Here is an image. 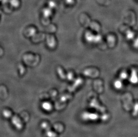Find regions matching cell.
I'll list each match as a JSON object with an SVG mask.
<instances>
[{"label":"cell","instance_id":"cell-1","mask_svg":"<svg viewBox=\"0 0 138 137\" xmlns=\"http://www.w3.org/2000/svg\"><path fill=\"white\" fill-rule=\"evenodd\" d=\"M12 123L17 130H21L23 128V124L19 117L14 116L12 118Z\"/></svg>","mask_w":138,"mask_h":137},{"label":"cell","instance_id":"cell-2","mask_svg":"<svg viewBox=\"0 0 138 137\" xmlns=\"http://www.w3.org/2000/svg\"><path fill=\"white\" fill-rule=\"evenodd\" d=\"M46 38V42H47V45L48 47L51 49H53L56 46L57 42L55 37L53 36L52 35H49Z\"/></svg>","mask_w":138,"mask_h":137},{"label":"cell","instance_id":"cell-3","mask_svg":"<svg viewBox=\"0 0 138 137\" xmlns=\"http://www.w3.org/2000/svg\"><path fill=\"white\" fill-rule=\"evenodd\" d=\"M65 70L61 67H58L56 68V72L59 78L61 79H65L66 78L67 73L65 72Z\"/></svg>","mask_w":138,"mask_h":137},{"label":"cell","instance_id":"cell-4","mask_svg":"<svg viewBox=\"0 0 138 137\" xmlns=\"http://www.w3.org/2000/svg\"><path fill=\"white\" fill-rule=\"evenodd\" d=\"M83 118L85 120H95L98 118V116L95 114H91L88 113H85L83 114Z\"/></svg>","mask_w":138,"mask_h":137},{"label":"cell","instance_id":"cell-5","mask_svg":"<svg viewBox=\"0 0 138 137\" xmlns=\"http://www.w3.org/2000/svg\"><path fill=\"white\" fill-rule=\"evenodd\" d=\"M42 108L46 111H50L52 110V105L50 103L48 102H44L42 104Z\"/></svg>","mask_w":138,"mask_h":137},{"label":"cell","instance_id":"cell-6","mask_svg":"<svg viewBox=\"0 0 138 137\" xmlns=\"http://www.w3.org/2000/svg\"><path fill=\"white\" fill-rule=\"evenodd\" d=\"M66 78L70 81H73L75 79V73L73 71L70 70L67 73Z\"/></svg>","mask_w":138,"mask_h":137},{"label":"cell","instance_id":"cell-7","mask_svg":"<svg viewBox=\"0 0 138 137\" xmlns=\"http://www.w3.org/2000/svg\"><path fill=\"white\" fill-rule=\"evenodd\" d=\"M19 67V74L20 75H22V76L24 75L25 74H26V67L23 64L21 63L19 64L18 65Z\"/></svg>","mask_w":138,"mask_h":137},{"label":"cell","instance_id":"cell-8","mask_svg":"<svg viewBox=\"0 0 138 137\" xmlns=\"http://www.w3.org/2000/svg\"><path fill=\"white\" fill-rule=\"evenodd\" d=\"M136 74V73L135 72H133V73H132L131 80V82L133 83H134V84H135L138 82V76Z\"/></svg>","mask_w":138,"mask_h":137},{"label":"cell","instance_id":"cell-9","mask_svg":"<svg viewBox=\"0 0 138 137\" xmlns=\"http://www.w3.org/2000/svg\"><path fill=\"white\" fill-rule=\"evenodd\" d=\"M2 114L3 116L6 118H10L12 116L11 112L8 110H3Z\"/></svg>","mask_w":138,"mask_h":137},{"label":"cell","instance_id":"cell-10","mask_svg":"<svg viewBox=\"0 0 138 137\" xmlns=\"http://www.w3.org/2000/svg\"><path fill=\"white\" fill-rule=\"evenodd\" d=\"M41 127L42 128L45 130L46 131L50 130V127L49 126V124H48V123H46V122H43L41 124Z\"/></svg>","mask_w":138,"mask_h":137},{"label":"cell","instance_id":"cell-11","mask_svg":"<svg viewBox=\"0 0 138 137\" xmlns=\"http://www.w3.org/2000/svg\"><path fill=\"white\" fill-rule=\"evenodd\" d=\"M46 135L48 137H57V134L54 132L50 131V130L46 131Z\"/></svg>","mask_w":138,"mask_h":137},{"label":"cell","instance_id":"cell-12","mask_svg":"<svg viewBox=\"0 0 138 137\" xmlns=\"http://www.w3.org/2000/svg\"><path fill=\"white\" fill-rule=\"evenodd\" d=\"M51 10H50V9H45L43 11V14L45 17H50L51 14Z\"/></svg>","mask_w":138,"mask_h":137},{"label":"cell","instance_id":"cell-13","mask_svg":"<svg viewBox=\"0 0 138 137\" xmlns=\"http://www.w3.org/2000/svg\"><path fill=\"white\" fill-rule=\"evenodd\" d=\"M10 3H11L12 6L15 7H17L19 4V2L17 0H11Z\"/></svg>","mask_w":138,"mask_h":137},{"label":"cell","instance_id":"cell-14","mask_svg":"<svg viewBox=\"0 0 138 137\" xmlns=\"http://www.w3.org/2000/svg\"><path fill=\"white\" fill-rule=\"evenodd\" d=\"M115 87L117 89H120L121 88V87L122 86V84L121 83V82L119 81H117L115 82Z\"/></svg>","mask_w":138,"mask_h":137},{"label":"cell","instance_id":"cell-15","mask_svg":"<svg viewBox=\"0 0 138 137\" xmlns=\"http://www.w3.org/2000/svg\"><path fill=\"white\" fill-rule=\"evenodd\" d=\"M56 5V3L54 2H52V1H50L49 2V8H50V9L54 8L55 7Z\"/></svg>","mask_w":138,"mask_h":137}]
</instances>
